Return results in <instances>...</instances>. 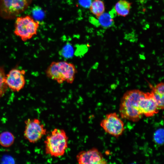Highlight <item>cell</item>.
Here are the masks:
<instances>
[{"mask_svg": "<svg viewBox=\"0 0 164 164\" xmlns=\"http://www.w3.org/2000/svg\"><path fill=\"white\" fill-rule=\"evenodd\" d=\"M25 71L13 69L6 75L7 85L13 91L18 92L22 89L25 84L24 76Z\"/></svg>", "mask_w": 164, "mask_h": 164, "instance_id": "obj_9", "label": "cell"}, {"mask_svg": "<svg viewBox=\"0 0 164 164\" xmlns=\"http://www.w3.org/2000/svg\"><path fill=\"white\" fill-rule=\"evenodd\" d=\"M15 140L14 135L10 132L5 131L0 133V145L3 147H9L13 144Z\"/></svg>", "mask_w": 164, "mask_h": 164, "instance_id": "obj_13", "label": "cell"}, {"mask_svg": "<svg viewBox=\"0 0 164 164\" xmlns=\"http://www.w3.org/2000/svg\"><path fill=\"white\" fill-rule=\"evenodd\" d=\"M141 114L147 117H150L157 113L159 109L150 93H144L139 103Z\"/></svg>", "mask_w": 164, "mask_h": 164, "instance_id": "obj_10", "label": "cell"}, {"mask_svg": "<svg viewBox=\"0 0 164 164\" xmlns=\"http://www.w3.org/2000/svg\"><path fill=\"white\" fill-rule=\"evenodd\" d=\"M151 93L159 109H163L164 105V95H161L153 90H152Z\"/></svg>", "mask_w": 164, "mask_h": 164, "instance_id": "obj_16", "label": "cell"}, {"mask_svg": "<svg viewBox=\"0 0 164 164\" xmlns=\"http://www.w3.org/2000/svg\"><path fill=\"white\" fill-rule=\"evenodd\" d=\"M33 18L36 20L42 19L45 16V12L40 7L36 6L32 9Z\"/></svg>", "mask_w": 164, "mask_h": 164, "instance_id": "obj_18", "label": "cell"}, {"mask_svg": "<svg viewBox=\"0 0 164 164\" xmlns=\"http://www.w3.org/2000/svg\"><path fill=\"white\" fill-rule=\"evenodd\" d=\"M132 3L126 0H120L115 4L114 9L118 15L125 17L129 13Z\"/></svg>", "mask_w": 164, "mask_h": 164, "instance_id": "obj_11", "label": "cell"}, {"mask_svg": "<svg viewBox=\"0 0 164 164\" xmlns=\"http://www.w3.org/2000/svg\"><path fill=\"white\" fill-rule=\"evenodd\" d=\"M68 139L63 129L54 128L47 136L44 141L46 153L55 157L63 156L68 148Z\"/></svg>", "mask_w": 164, "mask_h": 164, "instance_id": "obj_3", "label": "cell"}, {"mask_svg": "<svg viewBox=\"0 0 164 164\" xmlns=\"http://www.w3.org/2000/svg\"><path fill=\"white\" fill-rule=\"evenodd\" d=\"M32 0H0V17L5 20H12L26 10Z\"/></svg>", "mask_w": 164, "mask_h": 164, "instance_id": "obj_5", "label": "cell"}, {"mask_svg": "<svg viewBox=\"0 0 164 164\" xmlns=\"http://www.w3.org/2000/svg\"><path fill=\"white\" fill-rule=\"evenodd\" d=\"M97 18L100 26L104 28L110 27L114 23L113 18L109 13L104 12Z\"/></svg>", "mask_w": 164, "mask_h": 164, "instance_id": "obj_14", "label": "cell"}, {"mask_svg": "<svg viewBox=\"0 0 164 164\" xmlns=\"http://www.w3.org/2000/svg\"><path fill=\"white\" fill-rule=\"evenodd\" d=\"M144 93L137 90H131L125 93L121 100L119 110L122 118L136 122L142 117L139 103Z\"/></svg>", "mask_w": 164, "mask_h": 164, "instance_id": "obj_1", "label": "cell"}, {"mask_svg": "<svg viewBox=\"0 0 164 164\" xmlns=\"http://www.w3.org/2000/svg\"><path fill=\"white\" fill-rule=\"evenodd\" d=\"M89 9L91 12L97 18L104 12V2L101 0H93L89 6Z\"/></svg>", "mask_w": 164, "mask_h": 164, "instance_id": "obj_12", "label": "cell"}, {"mask_svg": "<svg viewBox=\"0 0 164 164\" xmlns=\"http://www.w3.org/2000/svg\"><path fill=\"white\" fill-rule=\"evenodd\" d=\"M60 53L65 58L71 57L72 56L73 53V47L70 44H67L62 49Z\"/></svg>", "mask_w": 164, "mask_h": 164, "instance_id": "obj_19", "label": "cell"}, {"mask_svg": "<svg viewBox=\"0 0 164 164\" xmlns=\"http://www.w3.org/2000/svg\"><path fill=\"white\" fill-rule=\"evenodd\" d=\"M153 90L161 95H164V85L163 83H160L158 84Z\"/></svg>", "mask_w": 164, "mask_h": 164, "instance_id": "obj_20", "label": "cell"}, {"mask_svg": "<svg viewBox=\"0 0 164 164\" xmlns=\"http://www.w3.org/2000/svg\"><path fill=\"white\" fill-rule=\"evenodd\" d=\"M76 158L79 164H105L107 163L101 153L95 148L80 152L77 155Z\"/></svg>", "mask_w": 164, "mask_h": 164, "instance_id": "obj_8", "label": "cell"}, {"mask_svg": "<svg viewBox=\"0 0 164 164\" xmlns=\"http://www.w3.org/2000/svg\"><path fill=\"white\" fill-rule=\"evenodd\" d=\"M155 142L159 145H162L164 142V130L160 128L157 130L153 135Z\"/></svg>", "mask_w": 164, "mask_h": 164, "instance_id": "obj_17", "label": "cell"}, {"mask_svg": "<svg viewBox=\"0 0 164 164\" xmlns=\"http://www.w3.org/2000/svg\"><path fill=\"white\" fill-rule=\"evenodd\" d=\"M8 87L6 82V75L4 70L0 67V98L4 95Z\"/></svg>", "mask_w": 164, "mask_h": 164, "instance_id": "obj_15", "label": "cell"}, {"mask_svg": "<svg viewBox=\"0 0 164 164\" xmlns=\"http://www.w3.org/2000/svg\"><path fill=\"white\" fill-rule=\"evenodd\" d=\"M77 72L73 64L65 61L52 62L46 70L48 78L59 84L65 82L72 84Z\"/></svg>", "mask_w": 164, "mask_h": 164, "instance_id": "obj_2", "label": "cell"}, {"mask_svg": "<svg viewBox=\"0 0 164 164\" xmlns=\"http://www.w3.org/2000/svg\"><path fill=\"white\" fill-rule=\"evenodd\" d=\"M89 20L90 22L97 27L100 26L98 20L97 19H96L92 16L90 17Z\"/></svg>", "mask_w": 164, "mask_h": 164, "instance_id": "obj_21", "label": "cell"}, {"mask_svg": "<svg viewBox=\"0 0 164 164\" xmlns=\"http://www.w3.org/2000/svg\"><path fill=\"white\" fill-rule=\"evenodd\" d=\"M39 26V21L29 15L18 16L15 22L14 33L26 41L37 34Z\"/></svg>", "mask_w": 164, "mask_h": 164, "instance_id": "obj_4", "label": "cell"}, {"mask_svg": "<svg viewBox=\"0 0 164 164\" xmlns=\"http://www.w3.org/2000/svg\"><path fill=\"white\" fill-rule=\"evenodd\" d=\"M24 123V136L29 142L35 143L46 134V129L39 119L29 118Z\"/></svg>", "mask_w": 164, "mask_h": 164, "instance_id": "obj_6", "label": "cell"}, {"mask_svg": "<svg viewBox=\"0 0 164 164\" xmlns=\"http://www.w3.org/2000/svg\"><path fill=\"white\" fill-rule=\"evenodd\" d=\"M100 125L106 132L117 138L121 135L125 130L123 121L115 112L107 114Z\"/></svg>", "mask_w": 164, "mask_h": 164, "instance_id": "obj_7", "label": "cell"}]
</instances>
